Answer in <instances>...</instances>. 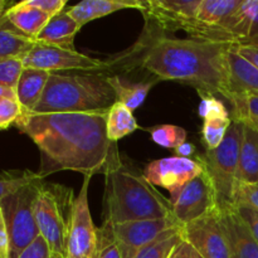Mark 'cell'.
I'll return each mask as SVG.
<instances>
[{
    "label": "cell",
    "mask_w": 258,
    "mask_h": 258,
    "mask_svg": "<svg viewBox=\"0 0 258 258\" xmlns=\"http://www.w3.org/2000/svg\"><path fill=\"white\" fill-rule=\"evenodd\" d=\"M106 117L107 112L29 113L15 126L39 149L38 173L43 178L63 170L105 175L120 156L117 145L107 139Z\"/></svg>",
    "instance_id": "obj_1"
},
{
    "label": "cell",
    "mask_w": 258,
    "mask_h": 258,
    "mask_svg": "<svg viewBox=\"0 0 258 258\" xmlns=\"http://www.w3.org/2000/svg\"><path fill=\"white\" fill-rule=\"evenodd\" d=\"M229 43L174 38L146 24L141 39L122 63L140 67L156 80L191 86L204 95L228 100Z\"/></svg>",
    "instance_id": "obj_2"
},
{
    "label": "cell",
    "mask_w": 258,
    "mask_h": 258,
    "mask_svg": "<svg viewBox=\"0 0 258 258\" xmlns=\"http://www.w3.org/2000/svg\"><path fill=\"white\" fill-rule=\"evenodd\" d=\"M105 221L111 224L171 217L170 199L159 193L143 173L118 156L105 174Z\"/></svg>",
    "instance_id": "obj_3"
},
{
    "label": "cell",
    "mask_w": 258,
    "mask_h": 258,
    "mask_svg": "<svg viewBox=\"0 0 258 258\" xmlns=\"http://www.w3.org/2000/svg\"><path fill=\"white\" fill-rule=\"evenodd\" d=\"M115 102V92L102 73H50L33 113L107 112Z\"/></svg>",
    "instance_id": "obj_4"
},
{
    "label": "cell",
    "mask_w": 258,
    "mask_h": 258,
    "mask_svg": "<svg viewBox=\"0 0 258 258\" xmlns=\"http://www.w3.org/2000/svg\"><path fill=\"white\" fill-rule=\"evenodd\" d=\"M73 189L59 184L42 183L35 199V219L53 258L67 256V238L73 207Z\"/></svg>",
    "instance_id": "obj_5"
},
{
    "label": "cell",
    "mask_w": 258,
    "mask_h": 258,
    "mask_svg": "<svg viewBox=\"0 0 258 258\" xmlns=\"http://www.w3.org/2000/svg\"><path fill=\"white\" fill-rule=\"evenodd\" d=\"M242 133L243 122L232 120L223 143L217 149L196 156L213 183L219 208L233 206L236 201Z\"/></svg>",
    "instance_id": "obj_6"
},
{
    "label": "cell",
    "mask_w": 258,
    "mask_h": 258,
    "mask_svg": "<svg viewBox=\"0 0 258 258\" xmlns=\"http://www.w3.org/2000/svg\"><path fill=\"white\" fill-rule=\"evenodd\" d=\"M43 180L24 186L17 193L0 201L10 239L9 258L19 254L39 236L35 219V199Z\"/></svg>",
    "instance_id": "obj_7"
},
{
    "label": "cell",
    "mask_w": 258,
    "mask_h": 258,
    "mask_svg": "<svg viewBox=\"0 0 258 258\" xmlns=\"http://www.w3.org/2000/svg\"><path fill=\"white\" fill-rule=\"evenodd\" d=\"M23 67L59 73L60 71H82L86 73H102L111 70L108 60L96 59L77 50L63 49L35 43L22 59Z\"/></svg>",
    "instance_id": "obj_8"
},
{
    "label": "cell",
    "mask_w": 258,
    "mask_h": 258,
    "mask_svg": "<svg viewBox=\"0 0 258 258\" xmlns=\"http://www.w3.org/2000/svg\"><path fill=\"white\" fill-rule=\"evenodd\" d=\"M91 178L83 176L80 193L73 201L66 258H96L97 253L98 228L93 223L88 202Z\"/></svg>",
    "instance_id": "obj_9"
},
{
    "label": "cell",
    "mask_w": 258,
    "mask_h": 258,
    "mask_svg": "<svg viewBox=\"0 0 258 258\" xmlns=\"http://www.w3.org/2000/svg\"><path fill=\"white\" fill-rule=\"evenodd\" d=\"M173 214L183 226L199 221L219 209L213 183L206 171L189 181L171 203Z\"/></svg>",
    "instance_id": "obj_10"
},
{
    "label": "cell",
    "mask_w": 258,
    "mask_h": 258,
    "mask_svg": "<svg viewBox=\"0 0 258 258\" xmlns=\"http://www.w3.org/2000/svg\"><path fill=\"white\" fill-rule=\"evenodd\" d=\"M179 227H183V224L171 216L166 218L112 224V231L122 258H134L141 249L150 246L166 232Z\"/></svg>",
    "instance_id": "obj_11"
},
{
    "label": "cell",
    "mask_w": 258,
    "mask_h": 258,
    "mask_svg": "<svg viewBox=\"0 0 258 258\" xmlns=\"http://www.w3.org/2000/svg\"><path fill=\"white\" fill-rule=\"evenodd\" d=\"M202 0H146L143 2L141 12L146 24L159 32H188L194 25Z\"/></svg>",
    "instance_id": "obj_12"
},
{
    "label": "cell",
    "mask_w": 258,
    "mask_h": 258,
    "mask_svg": "<svg viewBox=\"0 0 258 258\" xmlns=\"http://www.w3.org/2000/svg\"><path fill=\"white\" fill-rule=\"evenodd\" d=\"M203 171V166L197 159L170 156L150 161L144 169L146 180L153 185L161 186L170 191V203H173L181 189Z\"/></svg>",
    "instance_id": "obj_13"
},
{
    "label": "cell",
    "mask_w": 258,
    "mask_h": 258,
    "mask_svg": "<svg viewBox=\"0 0 258 258\" xmlns=\"http://www.w3.org/2000/svg\"><path fill=\"white\" fill-rule=\"evenodd\" d=\"M183 237L202 258H231L228 242L219 222V209L199 221L185 224Z\"/></svg>",
    "instance_id": "obj_14"
},
{
    "label": "cell",
    "mask_w": 258,
    "mask_h": 258,
    "mask_svg": "<svg viewBox=\"0 0 258 258\" xmlns=\"http://www.w3.org/2000/svg\"><path fill=\"white\" fill-rule=\"evenodd\" d=\"M214 42L258 44V0H242L236 12L217 32Z\"/></svg>",
    "instance_id": "obj_15"
},
{
    "label": "cell",
    "mask_w": 258,
    "mask_h": 258,
    "mask_svg": "<svg viewBox=\"0 0 258 258\" xmlns=\"http://www.w3.org/2000/svg\"><path fill=\"white\" fill-rule=\"evenodd\" d=\"M242 0H202L193 27L188 30L190 38L214 42L217 32L236 12Z\"/></svg>",
    "instance_id": "obj_16"
},
{
    "label": "cell",
    "mask_w": 258,
    "mask_h": 258,
    "mask_svg": "<svg viewBox=\"0 0 258 258\" xmlns=\"http://www.w3.org/2000/svg\"><path fill=\"white\" fill-rule=\"evenodd\" d=\"M219 222L228 242L231 258H258V242L233 207L219 208Z\"/></svg>",
    "instance_id": "obj_17"
},
{
    "label": "cell",
    "mask_w": 258,
    "mask_h": 258,
    "mask_svg": "<svg viewBox=\"0 0 258 258\" xmlns=\"http://www.w3.org/2000/svg\"><path fill=\"white\" fill-rule=\"evenodd\" d=\"M228 100L237 95L258 96V68L242 57L233 44L228 52Z\"/></svg>",
    "instance_id": "obj_18"
},
{
    "label": "cell",
    "mask_w": 258,
    "mask_h": 258,
    "mask_svg": "<svg viewBox=\"0 0 258 258\" xmlns=\"http://www.w3.org/2000/svg\"><path fill=\"white\" fill-rule=\"evenodd\" d=\"M81 28L82 27L71 17L68 10H63L50 18L47 25L35 38V42L40 44L63 48V49L76 50L75 37L80 32Z\"/></svg>",
    "instance_id": "obj_19"
},
{
    "label": "cell",
    "mask_w": 258,
    "mask_h": 258,
    "mask_svg": "<svg viewBox=\"0 0 258 258\" xmlns=\"http://www.w3.org/2000/svg\"><path fill=\"white\" fill-rule=\"evenodd\" d=\"M49 76V72L33 68H24L22 71L15 87V93L18 102L22 107L23 115L34 112L38 103L42 100Z\"/></svg>",
    "instance_id": "obj_20"
},
{
    "label": "cell",
    "mask_w": 258,
    "mask_h": 258,
    "mask_svg": "<svg viewBox=\"0 0 258 258\" xmlns=\"http://www.w3.org/2000/svg\"><path fill=\"white\" fill-rule=\"evenodd\" d=\"M258 183V127L243 122L237 188L244 184Z\"/></svg>",
    "instance_id": "obj_21"
},
{
    "label": "cell",
    "mask_w": 258,
    "mask_h": 258,
    "mask_svg": "<svg viewBox=\"0 0 258 258\" xmlns=\"http://www.w3.org/2000/svg\"><path fill=\"white\" fill-rule=\"evenodd\" d=\"M143 2L140 0H83L68 9L71 17L83 27L87 23L106 15L113 14L118 10L141 9Z\"/></svg>",
    "instance_id": "obj_22"
},
{
    "label": "cell",
    "mask_w": 258,
    "mask_h": 258,
    "mask_svg": "<svg viewBox=\"0 0 258 258\" xmlns=\"http://www.w3.org/2000/svg\"><path fill=\"white\" fill-rule=\"evenodd\" d=\"M4 15L19 32H22L27 37L33 38V39H35L39 35L43 28L47 25V23L52 18L49 14L42 12V10L28 7L23 2L13 4L12 7L8 8Z\"/></svg>",
    "instance_id": "obj_23"
},
{
    "label": "cell",
    "mask_w": 258,
    "mask_h": 258,
    "mask_svg": "<svg viewBox=\"0 0 258 258\" xmlns=\"http://www.w3.org/2000/svg\"><path fill=\"white\" fill-rule=\"evenodd\" d=\"M35 43V39L19 32L4 14L0 17V62L23 59Z\"/></svg>",
    "instance_id": "obj_24"
},
{
    "label": "cell",
    "mask_w": 258,
    "mask_h": 258,
    "mask_svg": "<svg viewBox=\"0 0 258 258\" xmlns=\"http://www.w3.org/2000/svg\"><path fill=\"white\" fill-rule=\"evenodd\" d=\"M108 85L115 92L116 101L123 103L131 111H135L145 102L149 92L156 81L146 82H130L121 76H108Z\"/></svg>",
    "instance_id": "obj_25"
},
{
    "label": "cell",
    "mask_w": 258,
    "mask_h": 258,
    "mask_svg": "<svg viewBox=\"0 0 258 258\" xmlns=\"http://www.w3.org/2000/svg\"><path fill=\"white\" fill-rule=\"evenodd\" d=\"M138 128V121L133 111L126 107L123 103L116 101L107 111V117H106V134L108 140L116 144L125 136L135 133Z\"/></svg>",
    "instance_id": "obj_26"
},
{
    "label": "cell",
    "mask_w": 258,
    "mask_h": 258,
    "mask_svg": "<svg viewBox=\"0 0 258 258\" xmlns=\"http://www.w3.org/2000/svg\"><path fill=\"white\" fill-rule=\"evenodd\" d=\"M183 227L166 232L164 236L156 239L150 246L141 249L134 258H169L175 247L184 239Z\"/></svg>",
    "instance_id": "obj_27"
},
{
    "label": "cell",
    "mask_w": 258,
    "mask_h": 258,
    "mask_svg": "<svg viewBox=\"0 0 258 258\" xmlns=\"http://www.w3.org/2000/svg\"><path fill=\"white\" fill-rule=\"evenodd\" d=\"M37 180H44L39 173L30 170H7L0 173V201L17 193Z\"/></svg>",
    "instance_id": "obj_28"
},
{
    "label": "cell",
    "mask_w": 258,
    "mask_h": 258,
    "mask_svg": "<svg viewBox=\"0 0 258 258\" xmlns=\"http://www.w3.org/2000/svg\"><path fill=\"white\" fill-rule=\"evenodd\" d=\"M232 106V120L241 121L244 123L258 127V96L237 95L228 100Z\"/></svg>",
    "instance_id": "obj_29"
},
{
    "label": "cell",
    "mask_w": 258,
    "mask_h": 258,
    "mask_svg": "<svg viewBox=\"0 0 258 258\" xmlns=\"http://www.w3.org/2000/svg\"><path fill=\"white\" fill-rule=\"evenodd\" d=\"M150 136L154 143L166 149H174L185 143L186 131L180 126L175 125H159L151 127Z\"/></svg>",
    "instance_id": "obj_30"
},
{
    "label": "cell",
    "mask_w": 258,
    "mask_h": 258,
    "mask_svg": "<svg viewBox=\"0 0 258 258\" xmlns=\"http://www.w3.org/2000/svg\"><path fill=\"white\" fill-rule=\"evenodd\" d=\"M232 118H213V120H204L202 127V138L207 150L217 149L227 135Z\"/></svg>",
    "instance_id": "obj_31"
},
{
    "label": "cell",
    "mask_w": 258,
    "mask_h": 258,
    "mask_svg": "<svg viewBox=\"0 0 258 258\" xmlns=\"http://www.w3.org/2000/svg\"><path fill=\"white\" fill-rule=\"evenodd\" d=\"M96 258H122L120 247L113 236L112 224L108 222H103L101 228H98V244Z\"/></svg>",
    "instance_id": "obj_32"
},
{
    "label": "cell",
    "mask_w": 258,
    "mask_h": 258,
    "mask_svg": "<svg viewBox=\"0 0 258 258\" xmlns=\"http://www.w3.org/2000/svg\"><path fill=\"white\" fill-rule=\"evenodd\" d=\"M201 103L198 107V113L203 120H213V118H232L228 108L221 100L213 95L201 93Z\"/></svg>",
    "instance_id": "obj_33"
},
{
    "label": "cell",
    "mask_w": 258,
    "mask_h": 258,
    "mask_svg": "<svg viewBox=\"0 0 258 258\" xmlns=\"http://www.w3.org/2000/svg\"><path fill=\"white\" fill-rule=\"evenodd\" d=\"M22 115V107L17 98H0V130H7L12 125H17Z\"/></svg>",
    "instance_id": "obj_34"
},
{
    "label": "cell",
    "mask_w": 258,
    "mask_h": 258,
    "mask_svg": "<svg viewBox=\"0 0 258 258\" xmlns=\"http://www.w3.org/2000/svg\"><path fill=\"white\" fill-rule=\"evenodd\" d=\"M23 70L24 67H23L22 59H10L0 62V86L15 90Z\"/></svg>",
    "instance_id": "obj_35"
},
{
    "label": "cell",
    "mask_w": 258,
    "mask_h": 258,
    "mask_svg": "<svg viewBox=\"0 0 258 258\" xmlns=\"http://www.w3.org/2000/svg\"><path fill=\"white\" fill-rule=\"evenodd\" d=\"M232 207L237 212V214L241 217V219L246 224L248 231L251 232L253 238L258 242V209L253 208L244 202H236Z\"/></svg>",
    "instance_id": "obj_36"
},
{
    "label": "cell",
    "mask_w": 258,
    "mask_h": 258,
    "mask_svg": "<svg viewBox=\"0 0 258 258\" xmlns=\"http://www.w3.org/2000/svg\"><path fill=\"white\" fill-rule=\"evenodd\" d=\"M18 258H53V254L45 239L39 234Z\"/></svg>",
    "instance_id": "obj_37"
},
{
    "label": "cell",
    "mask_w": 258,
    "mask_h": 258,
    "mask_svg": "<svg viewBox=\"0 0 258 258\" xmlns=\"http://www.w3.org/2000/svg\"><path fill=\"white\" fill-rule=\"evenodd\" d=\"M23 3L28 7L47 13L50 17H54L58 13L63 12L67 5V0H23Z\"/></svg>",
    "instance_id": "obj_38"
},
{
    "label": "cell",
    "mask_w": 258,
    "mask_h": 258,
    "mask_svg": "<svg viewBox=\"0 0 258 258\" xmlns=\"http://www.w3.org/2000/svg\"><path fill=\"white\" fill-rule=\"evenodd\" d=\"M236 202H244L253 208L258 209V183L257 184H244L237 188Z\"/></svg>",
    "instance_id": "obj_39"
},
{
    "label": "cell",
    "mask_w": 258,
    "mask_h": 258,
    "mask_svg": "<svg viewBox=\"0 0 258 258\" xmlns=\"http://www.w3.org/2000/svg\"><path fill=\"white\" fill-rule=\"evenodd\" d=\"M10 239L8 233L7 223H5L4 214L0 208V258H9Z\"/></svg>",
    "instance_id": "obj_40"
},
{
    "label": "cell",
    "mask_w": 258,
    "mask_h": 258,
    "mask_svg": "<svg viewBox=\"0 0 258 258\" xmlns=\"http://www.w3.org/2000/svg\"><path fill=\"white\" fill-rule=\"evenodd\" d=\"M169 258H202L201 254L196 251V249L191 247L190 243L183 239L178 246L175 247V249L173 251V253L170 254Z\"/></svg>",
    "instance_id": "obj_41"
},
{
    "label": "cell",
    "mask_w": 258,
    "mask_h": 258,
    "mask_svg": "<svg viewBox=\"0 0 258 258\" xmlns=\"http://www.w3.org/2000/svg\"><path fill=\"white\" fill-rule=\"evenodd\" d=\"M237 52L258 68V44H233Z\"/></svg>",
    "instance_id": "obj_42"
},
{
    "label": "cell",
    "mask_w": 258,
    "mask_h": 258,
    "mask_svg": "<svg viewBox=\"0 0 258 258\" xmlns=\"http://www.w3.org/2000/svg\"><path fill=\"white\" fill-rule=\"evenodd\" d=\"M196 151H197L196 146L190 143H186V141L175 149L176 156H180V158H188V159H190V156L194 155Z\"/></svg>",
    "instance_id": "obj_43"
},
{
    "label": "cell",
    "mask_w": 258,
    "mask_h": 258,
    "mask_svg": "<svg viewBox=\"0 0 258 258\" xmlns=\"http://www.w3.org/2000/svg\"><path fill=\"white\" fill-rule=\"evenodd\" d=\"M9 97V98H17V93H15L14 88L5 87V86H0V98Z\"/></svg>",
    "instance_id": "obj_44"
},
{
    "label": "cell",
    "mask_w": 258,
    "mask_h": 258,
    "mask_svg": "<svg viewBox=\"0 0 258 258\" xmlns=\"http://www.w3.org/2000/svg\"><path fill=\"white\" fill-rule=\"evenodd\" d=\"M8 5H9V3L5 2V0H0V17H2L5 12H7Z\"/></svg>",
    "instance_id": "obj_45"
}]
</instances>
